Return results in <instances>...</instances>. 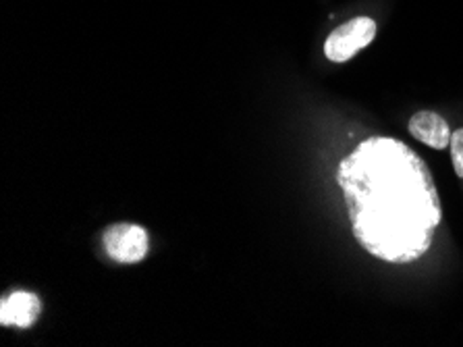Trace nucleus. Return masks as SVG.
Instances as JSON below:
<instances>
[{
  "label": "nucleus",
  "instance_id": "obj_6",
  "mask_svg": "<svg viewBox=\"0 0 463 347\" xmlns=\"http://www.w3.org/2000/svg\"><path fill=\"white\" fill-rule=\"evenodd\" d=\"M449 148H451V160H453L455 173L463 179V127L451 133V144H449Z\"/></svg>",
  "mask_w": 463,
  "mask_h": 347
},
{
  "label": "nucleus",
  "instance_id": "obj_2",
  "mask_svg": "<svg viewBox=\"0 0 463 347\" xmlns=\"http://www.w3.org/2000/svg\"><path fill=\"white\" fill-rule=\"evenodd\" d=\"M107 256L118 265H137L150 252V233L142 225L115 223L102 233Z\"/></svg>",
  "mask_w": 463,
  "mask_h": 347
},
{
  "label": "nucleus",
  "instance_id": "obj_3",
  "mask_svg": "<svg viewBox=\"0 0 463 347\" xmlns=\"http://www.w3.org/2000/svg\"><path fill=\"white\" fill-rule=\"evenodd\" d=\"M376 21L370 17H355L328 35L325 42V54L333 63H347L364 51L376 35Z\"/></svg>",
  "mask_w": 463,
  "mask_h": 347
},
{
  "label": "nucleus",
  "instance_id": "obj_1",
  "mask_svg": "<svg viewBox=\"0 0 463 347\" xmlns=\"http://www.w3.org/2000/svg\"><path fill=\"white\" fill-rule=\"evenodd\" d=\"M355 242L389 265L432 247L443 218L437 183L420 154L392 138H368L336 167Z\"/></svg>",
  "mask_w": 463,
  "mask_h": 347
},
{
  "label": "nucleus",
  "instance_id": "obj_4",
  "mask_svg": "<svg viewBox=\"0 0 463 347\" xmlns=\"http://www.w3.org/2000/svg\"><path fill=\"white\" fill-rule=\"evenodd\" d=\"M42 314V302L32 292L6 294L0 302V324L3 327L30 329Z\"/></svg>",
  "mask_w": 463,
  "mask_h": 347
},
{
  "label": "nucleus",
  "instance_id": "obj_5",
  "mask_svg": "<svg viewBox=\"0 0 463 347\" xmlns=\"http://www.w3.org/2000/svg\"><path fill=\"white\" fill-rule=\"evenodd\" d=\"M410 133L422 144L445 150L451 144V130L443 117L432 111H420L410 119Z\"/></svg>",
  "mask_w": 463,
  "mask_h": 347
}]
</instances>
